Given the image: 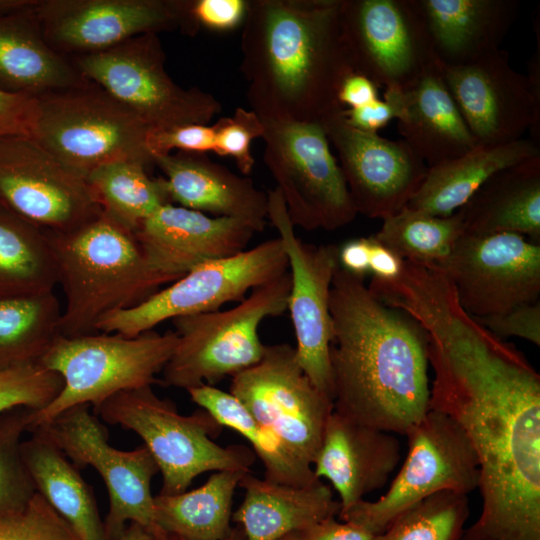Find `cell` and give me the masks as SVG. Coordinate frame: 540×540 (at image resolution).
<instances>
[{
	"label": "cell",
	"mask_w": 540,
	"mask_h": 540,
	"mask_svg": "<svg viewBox=\"0 0 540 540\" xmlns=\"http://www.w3.org/2000/svg\"><path fill=\"white\" fill-rule=\"evenodd\" d=\"M403 267L404 259L372 235L369 260V273L372 278L381 281L394 280L401 275Z\"/></svg>",
	"instance_id": "obj_50"
},
{
	"label": "cell",
	"mask_w": 540,
	"mask_h": 540,
	"mask_svg": "<svg viewBox=\"0 0 540 540\" xmlns=\"http://www.w3.org/2000/svg\"><path fill=\"white\" fill-rule=\"evenodd\" d=\"M165 175L171 202L179 206L227 217L262 232L267 219V193L246 176H239L202 153L177 151L154 157Z\"/></svg>",
	"instance_id": "obj_24"
},
{
	"label": "cell",
	"mask_w": 540,
	"mask_h": 540,
	"mask_svg": "<svg viewBox=\"0 0 540 540\" xmlns=\"http://www.w3.org/2000/svg\"><path fill=\"white\" fill-rule=\"evenodd\" d=\"M239 486L245 491L244 498L232 519L243 529L246 540H280L340 511V502L321 479L294 486L259 479L250 472Z\"/></svg>",
	"instance_id": "obj_28"
},
{
	"label": "cell",
	"mask_w": 540,
	"mask_h": 540,
	"mask_svg": "<svg viewBox=\"0 0 540 540\" xmlns=\"http://www.w3.org/2000/svg\"><path fill=\"white\" fill-rule=\"evenodd\" d=\"M302 540H376L375 534L353 522L328 517L299 533Z\"/></svg>",
	"instance_id": "obj_48"
},
{
	"label": "cell",
	"mask_w": 540,
	"mask_h": 540,
	"mask_svg": "<svg viewBox=\"0 0 540 540\" xmlns=\"http://www.w3.org/2000/svg\"><path fill=\"white\" fill-rule=\"evenodd\" d=\"M267 218L277 230L288 260L291 288L287 310L296 337L297 361L313 385L333 401L329 298L339 268L338 246L300 239L277 188L267 192Z\"/></svg>",
	"instance_id": "obj_15"
},
{
	"label": "cell",
	"mask_w": 540,
	"mask_h": 540,
	"mask_svg": "<svg viewBox=\"0 0 540 540\" xmlns=\"http://www.w3.org/2000/svg\"><path fill=\"white\" fill-rule=\"evenodd\" d=\"M148 147L153 155L172 153L173 150L189 153L214 152L215 129L207 124H187L172 129L150 132Z\"/></svg>",
	"instance_id": "obj_43"
},
{
	"label": "cell",
	"mask_w": 540,
	"mask_h": 540,
	"mask_svg": "<svg viewBox=\"0 0 540 540\" xmlns=\"http://www.w3.org/2000/svg\"><path fill=\"white\" fill-rule=\"evenodd\" d=\"M229 392L293 455L313 465L334 407L300 367L295 347L266 345L259 362L232 376Z\"/></svg>",
	"instance_id": "obj_14"
},
{
	"label": "cell",
	"mask_w": 540,
	"mask_h": 540,
	"mask_svg": "<svg viewBox=\"0 0 540 540\" xmlns=\"http://www.w3.org/2000/svg\"><path fill=\"white\" fill-rule=\"evenodd\" d=\"M400 89L386 88L383 100L378 98L364 106L345 108L343 114L347 122L360 131L377 133L392 119H397L400 109Z\"/></svg>",
	"instance_id": "obj_46"
},
{
	"label": "cell",
	"mask_w": 540,
	"mask_h": 540,
	"mask_svg": "<svg viewBox=\"0 0 540 540\" xmlns=\"http://www.w3.org/2000/svg\"><path fill=\"white\" fill-rule=\"evenodd\" d=\"M57 283L46 233L0 203V296L50 292Z\"/></svg>",
	"instance_id": "obj_34"
},
{
	"label": "cell",
	"mask_w": 540,
	"mask_h": 540,
	"mask_svg": "<svg viewBox=\"0 0 540 540\" xmlns=\"http://www.w3.org/2000/svg\"><path fill=\"white\" fill-rule=\"evenodd\" d=\"M340 20L354 72L377 87L404 88L438 62L416 0H342Z\"/></svg>",
	"instance_id": "obj_18"
},
{
	"label": "cell",
	"mask_w": 540,
	"mask_h": 540,
	"mask_svg": "<svg viewBox=\"0 0 540 540\" xmlns=\"http://www.w3.org/2000/svg\"><path fill=\"white\" fill-rule=\"evenodd\" d=\"M35 2L36 0H0V16L23 11L34 5Z\"/></svg>",
	"instance_id": "obj_52"
},
{
	"label": "cell",
	"mask_w": 540,
	"mask_h": 540,
	"mask_svg": "<svg viewBox=\"0 0 540 540\" xmlns=\"http://www.w3.org/2000/svg\"><path fill=\"white\" fill-rule=\"evenodd\" d=\"M398 131L428 167L462 156L478 144L444 81L441 63L400 89Z\"/></svg>",
	"instance_id": "obj_25"
},
{
	"label": "cell",
	"mask_w": 540,
	"mask_h": 540,
	"mask_svg": "<svg viewBox=\"0 0 540 540\" xmlns=\"http://www.w3.org/2000/svg\"><path fill=\"white\" fill-rule=\"evenodd\" d=\"M288 271V260L277 237L222 259L203 263L158 290L140 304L114 312L97 332L136 336L166 320L219 310Z\"/></svg>",
	"instance_id": "obj_13"
},
{
	"label": "cell",
	"mask_w": 540,
	"mask_h": 540,
	"mask_svg": "<svg viewBox=\"0 0 540 540\" xmlns=\"http://www.w3.org/2000/svg\"><path fill=\"white\" fill-rule=\"evenodd\" d=\"M343 110L320 124L338 154L357 214L384 220L407 205L424 181L428 166L404 140L352 127Z\"/></svg>",
	"instance_id": "obj_21"
},
{
	"label": "cell",
	"mask_w": 540,
	"mask_h": 540,
	"mask_svg": "<svg viewBox=\"0 0 540 540\" xmlns=\"http://www.w3.org/2000/svg\"><path fill=\"white\" fill-rule=\"evenodd\" d=\"M191 400L209 412L223 427L245 437L264 466V479L287 485L304 486L318 478L311 465L293 455L230 392L202 384L187 390Z\"/></svg>",
	"instance_id": "obj_33"
},
{
	"label": "cell",
	"mask_w": 540,
	"mask_h": 540,
	"mask_svg": "<svg viewBox=\"0 0 540 540\" xmlns=\"http://www.w3.org/2000/svg\"><path fill=\"white\" fill-rule=\"evenodd\" d=\"M44 232L65 296L63 336L97 332L104 317L140 304L163 285L135 234L103 214L69 232Z\"/></svg>",
	"instance_id": "obj_4"
},
{
	"label": "cell",
	"mask_w": 540,
	"mask_h": 540,
	"mask_svg": "<svg viewBox=\"0 0 540 540\" xmlns=\"http://www.w3.org/2000/svg\"><path fill=\"white\" fill-rule=\"evenodd\" d=\"M215 129L214 152L231 156L243 175L252 172L255 164L250 145L255 138H262L264 124L251 109L237 107L230 117H221L213 125Z\"/></svg>",
	"instance_id": "obj_42"
},
{
	"label": "cell",
	"mask_w": 540,
	"mask_h": 540,
	"mask_svg": "<svg viewBox=\"0 0 540 540\" xmlns=\"http://www.w3.org/2000/svg\"><path fill=\"white\" fill-rule=\"evenodd\" d=\"M377 85L368 77L353 72L341 83L338 101L343 108L364 106L378 99Z\"/></svg>",
	"instance_id": "obj_49"
},
{
	"label": "cell",
	"mask_w": 540,
	"mask_h": 540,
	"mask_svg": "<svg viewBox=\"0 0 540 540\" xmlns=\"http://www.w3.org/2000/svg\"><path fill=\"white\" fill-rule=\"evenodd\" d=\"M54 291L0 296V368L38 362L59 333Z\"/></svg>",
	"instance_id": "obj_36"
},
{
	"label": "cell",
	"mask_w": 540,
	"mask_h": 540,
	"mask_svg": "<svg viewBox=\"0 0 540 540\" xmlns=\"http://www.w3.org/2000/svg\"><path fill=\"white\" fill-rule=\"evenodd\" d=\"M159 540H172V538L168 535L167 537H165L163 539H159Z\"/></svg>",
	"instance_id": "obj_56"
},
{
	"label": "cell",
	"mask_w": 540,
	"mask_h": 540,
	"mask_svg": "<svg viewBox=\"0 0 540 540\" xmlns=\"http://www.w3.org/2000/svg\"><path fill=\"white\" fill-rule=\"evenodd\" d=\"M256 232L246 223L227 217L165 204L135 231L151 272L170 284L195 267L244 250Z\"/></svg>",
	"instance_id": "obj_22"
},
{
	"label": "cell",
	"mask_w": 540,
	"mask_h": 540,
	"mask_svg": "<svg viewBox=\"0 0 540 540\" xmlns=\"http://www.w3.org/2000/svg\"><path fill=\"white\" fill-rule=\"evenodd\" d=\"M62 386L61 376L39 362L0 368V414L18 407L41 410Z\"/></svg>",
	"instance_id": "obj_40"
},
{
	"label": "cell",
	"mask_w": 540,
	"mask_h": 540,
	"mask_svg": "<svg viewBox=\"0 0 540 540\" xmlns=\"http://www.w3.org/2000/svg\"><path fill=\"white\" fill-rule=\"evenodd\" d=\"M442 75L467 127L478 145L519 140L530 130L539 139L540 94L527 75L509 64L498 49L472 63L441 64Z\"/></svg>",
	"instance_id": "obj_20"
},
{
	"label": "cell",
	"mask_w": 540,
	"mask_h": 540,
	"mask_svg": "<svg viewBox=\"0 0 540 540\" xmlns=\"http://www.w3.org/2000/svg\"><path fill=\"white\" fill-rule=\"evenodd\" d=\"M29 432L53 443L78 469L92 466L100 474L109 495L104 525L110 540H121L128 522L139 524L156 540L167 536L156 524L151 492L159 467L144 445L130 451L111 446L105 426L88 404L71 407Z\"/></svg>",
	"instance_id": "obj_12"
},
{
	"label": "cell",
	"mask_w": 540,
	"mask_h": 540,
	"mask_svg": "<svg viewBox=\"0 0 540 540\" xmlns=\"http://www.w3.org/2000/svg\"><path fill=\"white\" fill-rule=\"evenodd\" d=\"M170 536V535H169ZM172 540H181L176 537L170 536ZM225 540H246L243 529L240 526L232 527L231 532Z\"/></svg>",
	"instance_id": "obj_54"
},
{
	"label": "cell",
	"mask_w": 540,
	"mask_h": 540,
	"mask_svg": "<svg viewBox=\"0 0 540 540\" xmlns=\"http://www.w3.org/2000/svg\"><path fill=\"white\" fill-rule=\"evenodd\" d=\"M443 65L472 63L498 49L516 21L518 0H416Z\"/></svg>",
	"instance_id": "obj_26"
},
{
	"label": "cell",
	"mask_w": 540,
	"mask_h": 540,
	"mask_svg": "<svg viewBox=\"0 0 540 540\" xmlns=\"http://www.w3.org/2000/svg\"><path fill=\"white\" fill-rule=\"evenodd\" d=\"M430 268V267H429ZM462 308L480 318L539 301L540 244L510 232H464L437 267Z\"/></svg>",
	"instance_id": "obj_17"
},
{
	"label": "cell",
	"mask_w": 540,
	"mask_h": 540,
	"mask_svg": "<svg viewBox=\"0 0 540 540\" xmlns=\"http://www.w3.org/2000/svg\"><path fill=\"white\" fill-rule=\"evenodd\" d=\"M248 0H188V13L196 32L205 28L226 32L242 27Z\"/></svg>",
	"instance_id": "obj_44"
},
{
	"label": "cell",
	"mask_w": 540,
	"mask_h": 540,
	"mask_svg": "<svg viewBox=\"0 0 540 540\" xmlns=\"http://www.w3.org/2000/svg\"><path fill=\"white\" fill-rule=\"evenodd\" d=\"M371 236L348 240L338 247L339 266L350 274L365 278L369 273Z\"/></svg>",
	"instance_id": "obj_51"
},
{
	"label": "cell",
	"mask_w": 540,
	"mask_h": 540,
	"mask_svg": "<svg viewBox=\"0 0 540 540\" xmlns=\"http://www.w3.org/2000/svg\"><path fill=\"white\" fill-rule=\"evenodd\" d=\"M0 203L48 232H69L102 214L86 177L26 134L0 137Z\"/></svg>",
	"instance_id": "obj_16"
},
{
	"label": "cell",
	"mask_w": 540,
	"mask_h": 540,
	"mask_svg": "<svg viewBox=\"0 0 540 540\" xmlns=\"http://www.w3.org/2000/svg\"><path fill=\"white\" fill-rule=\"evenodd\" d=\"M47 43L68 58L110 49L142 34H196L188 0H37Z\"/></svg>",
	"instance_id": "obj_19"
},
{
	"label": "cell",
	"mask_w": 540,
	"mask_h": 540,
	"mask_svg": "<svg viewBox=\"0 0 540 540\" xmlns=\"http://www.w3.org/2000/svg\"><path fill=\"white\" fill-rule=\"evenodd\" d=\"M261 120L264 162L294 227L333 231L351 223L357 212L322 125Z\"/></svg>",
	"instance_id": "obj_11"
},
{
	"label": "cell",
	"mask_w": 540,
	"mask_h": 540,
	"mask_svg": "<svg viewBox=\"0 0 540 540\" xmlns=\"http://www.w3.org/2000/svg\"><path fill=\"white\" fill-rule=\"evenodd\" d=\"M408 452L389 489L376 501L361 500L340 511L353 522L379 535L404 511L441 491L468 495L478 488L476 454L460 425L450 416L429 409L405 434Z\"/></svg>",
	"instance_id": "obj_10"
},
{
	"label": "cell",
	"mask_w": 540,
	"mask_h": 540,
	"mask_svg": "<svg viewBox=\"0 0 540 540\" xmlns=\"http://www.w3.org/2000/svg\"><path fill=\"white\" fill-rule=\"evenodd\" d=\"M247 473L217 471L196 489L155 496L157 526L181 540H225L232 530L234 492Z\"/></svg>",
	"instance_id": "obj_32"
},
{
	"label": "cell",
	"mask_w": 540,
	"mask_h": 540,
	"mask_svg": "<svg viewBox=\"0 0 540 540\" xmlns=\"http://www.w3.org/2000/svg\"><path fill=\"white\" fill-rule=\"evenodd\" d=\"M70 59L88 81L133 112L151 132L208 124L221 111L212 94L174 82L165 69L166 55L158 34H142Z\"/></svg>",
	"instance_id": "obj_9"
},
{
	"label": "cell",
	"mask_w": 540,
	"mask_h": 540,
	"mask_svg": "<svg viewBox=\"0 0 540 540\" xmlns=\"http://www.w3.org/2000/svg\"><path fill=\"white\" fill-rule=\"evenodd\" d=\"M476 319L502 339L519 337L540 345V301L521 304L504 313Z\"/></svg>",
	"instance_id": "obj_45"
},
{
	"label": "cell",
	"mask_w": 540,
	"mask_h": 540,
	"mask_svg": "<svg viewBox=\"0 0 540 540\" xmlns=\"http://www.w3.org/2000/svg\"><path fill=\"white\" fill-rule=\"evenodd\" d=\"M36 97L15 94L0 88V137L29 135Z\"/></svg>",
	"instance_id": "obj_47"
},
{
	"label": "cell",
	"mask_w": 540,
	"mask_h": 540,
	"mask_svg": "<svg viewBox=\"0 0 540 540\" xmlns=\"http://www.w3.org/2000/svg\"><path fill=\"white\" fill-rule=\"evenodd\" d=\"M429 409L455 420L478 460L481 513L462 540H540V375L460 306L424 323Z\"/></svg>",
	"instance_id": "obj_1"
},
{
	"label": "cell",
	"mask_w": 540,
	"mask_h": 540,
	"mask_svg": "<svg viewBox=\"0 0 540 540\" xmlns=\"http://www.w3.org/2000/svg\"><path fill=\"white\" fill-rule=\"evenodd\" d=\"M400 455V443L392 433L333 410L313 471L318 479L331 483L340 497V511H344L381 489L397 467Z\"/></svg>",
	"instance_id": "obj_23"
},
{
	"label": "cell",
	"mask_w": 540,
	"mask_h": 540,
	"mask_svg": "<svg viewBox=\"0 0 540 540\" xmlns=\"http://www.w3.org/2000/svg\"><path fill=\"white\" fill-rule=\"evenodd\" d=\"M464 231L457 212L438 217L404 207L384 219L373 236L404 260L431 268L446 260Z\"/></svg>",
	"instance_id": "obj_37"
},
{
	"label": "cell",
	"mask_w": 540,
	"mask_h": 540,
	"mask_svg": "<svg viewBox=\"0 0 540 540\" xmlns=\"http://www.w3.org/2000/svg\"><path fill=\"white\" fill-rule=\"evenodd\" d=\"M468 495L441 491L401 513L376 540H462Z\"/></svg>",
	"instance_id": "obj_38"
},
{
	"label": "cell",
	"mask_w": 540,
	"mask_h": 540,
	"mask_svg": "<svg viewBox=\"0 0 540 540\" xmlns=\"http://www.w3.org/2000/svg\"><path fill=\"white\" fill-rule=\"evenodd\" d=\"M31 434L23 440L21 450L36 491L81 540H110L93 491L79 469L49 440Z\"/></svg>",
	"instance_id": "obj_31"
},
{
	"label": "cell",
	"mask_w": 540,
	"mask_h": 540,
	"mask_svg": "<svg viewBox=\"0 0 540 540\" xmlns=\"http://www.w3.org/2000/svg\"><path fill=\"white\" fill-rule=\"evenodd\" d=\"M37 3V0L35 4ZM34 5L0 16V88L40 97L89 81L45 40Z\"/></svg>",
	"instance_id": "obj_27"
},
{
	"label": "cell",
	"mask_w": 540,
	"mask_h": 540,
	"mask_svg": "<svg viewBox=\"0 0 540 540\" xmlns=\"http://www.w3.org/2000/svg\"><path fill=\"white\" fill-rule=\"evenodd\" d=\"M456 212L464 232H510L540 244V156L496 172Z\"/></svg>",
	"instance_id": "obj_29"
},
{
	"label": "cell",
	"mask_w": 540,
	"mask_h": 540,
	"mask_svg": "<svg viewBox=\"0 0 540 540\" xmlns=\"http://www.w3.org/2000/svg\"><path fill=\"white\" fill-rule=\"evenodd\" d=\"M280 540H302V539H301L299 533H291V534H288V535L284 536Z\"/></svg>",
	"instance_id": "obj_55"
},
{
	"label": "cell",
	"mask_w": 540,
	"mask_h": 540,
	"mask_svg": "<svg viewBox=\"0 0 540 540\" xmlns=\"http://www.w3.org/2000/svg\"><path fill=\"white\" fill-rule=\"evenodd\" d=\"M175 331L154 330L136 336L95 332L59 334L38 361L59 374L63 386L55 399L34 411L28 432L65 410L82 404L95 408L124 390L152 386L177 344Z\"/></svg>",
	"instance_id": "obj_6"
},
{
	"label": "cell",
	"mask_w": 540,
	"mask_h": 540,
	"mask_svg": "<svg viewBox=\"0 0 540 540\" xmlns=\"http://www.w3.org/2000/svg\"><path fill=\"white\" fill-rule=\"evenodd\" d=\"M290 288L286 271L252 289L231 309L173 319L178 340L159 382L187 391L255 365L266 347L259 337L260 324L287 310Z\"/></svg>",
	"instance_id": "obj_7"
},
{
	"label": "cell",
	"mask_w": 540,
	"mask_h": 540,
	"mask_svg": "<svg viewBox=\"0 0 540 540\" xmlns=\"http://www.w3.org/2000/svg\"><path fill=\"white\" fill-rule=\"evenodd\" d=\"M0 540H81L38 492L21 508L0 514Z\"/></svg>",
	"instance_id": "obj_41"
},
{
	"label": "cell",
	"mask_w": 540,
	"mask_h": 540,
	"mask_svg": "<svg viewBox=\"0 0 540 540\" xmlns=\"http://www.w3.org/2000/svg\"><path fill=\"white\" fill-rule=\"evenodd\" d=\"M148 169L137 161L117 160L85 176L102 214L133 233L157 209L172 203L164 178L150 177Z\"/></svg>",
	"instance_id": "obj_35"
},
{
	"label": "cell",
	"mask_w": 540,
	"mask_h": 540,
	"mask_svg": "<svg viewBox=\"0 0 540 540\" xmlns=\"http://www.w3.org/2000/svg\"><path fill=\"white\" fill-rule=\"evenodd\" d=\"M121 540H155L153 535L137 523L128 524Z\"/></svg>",
	"instance_id": "obj_53"
},
{
	"label": "cell",
	"mask_w": 540,
	"mask_h": 540,
	"mask_svg": "<svg viewBox=\"0 0 540 540\" xmlns=\"http://www.w3.org/2000/svg\"><path fill=\"white\" fill-rule=\"evenodd\" d=\"M535 156H540V148L532 139L477 145L462 156L428 167L405 207L432 216H451L496 172Z\"/></svg>",
	"instance_id": "obj_30"
},
{
	"label": "cell",
	"mask_w": 540,
	"mask_h": 540,
	"mask_svg": "<svg viewBox=\"0 0 540 540\" xmlns=\"http://www.w3.org/2000/svg\"><path fill=\"white\" fill-rule=\"evenodd\" d=\"M150 132L133 112L90 81L37 97L29 129L43 148L84 176L117 160L153 166Z\"/></svg>",
	"instance_id": "obj_8"
},
{
	"label": "cell",
	"mask_w": 540,
	"mask_h": 540,
	"mask_svg": "<svg viewBox=\"0 0 540 540\" xmlns=\"http://www.w3.org/2000/svg\"><path fill=\"white\" fill-rule=\"evenodd\" d=\"M102 420L135 432L155 459L162 474L159 494L186 491L208 471L251 472L256 455L244 445L223 447L213 438L223 426L200 408L181 415L173 402L157 396L152 386L120 391L94 408Z\"/></svg>",
	"instance_id": "obj_5"
},
{
	"label": "cell",
	"mask_w": 540,
	"mask_h": 540,
	"mask_svg": "<svg viewBox=\"0 0 540 540\" xmlns=\"http://www.w3.org/2000/svg\"><path fill=\"white\" fill-rule=\"evenodd\" d=\"M34 411L18 407L0 414V514L23 507L37 492L21 450Z\"/></svg>",
	"instance_id": "obj_39"
},
{
	"label": "cell",
	"mask_w": 540,
	"mask_h": 540,
	"mask_svg": "<svg viewBox=\"0 0 540 540\" xmlns=\"http://www.w3.org/2000/svg\"><path fill=\"white\" fill-rule=\"evenodd\" d=\"M334 411L405 435L429 410L428 339L404 311L377 298L364 278L337 269L330 289Z\"/></svg>",
	"instance_id": "obj_2"
},
{
	"label": "cell",
	"mask_w": 540,
	"mask_h": 540,
	"mask_svg": "<svg viewBox=\"0 0 540 540\" xmlns=\"http://www.w3.org/2000/svg\"><path fill=\"white\" fill-rule=\"evenodd\" d=\"M342 0H248L240 71L261 119L321 123L342 111L354 72L341 30Z\"/></svg>",
	"instance_id": "obj_3"
}]
</instances>
